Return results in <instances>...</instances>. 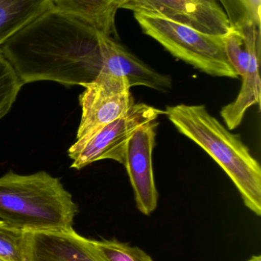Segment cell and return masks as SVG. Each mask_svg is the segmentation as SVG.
<instances>
[{
	"label": "cell",
	"mask_w": 261,
	"mask_h": 261,
	"mask_svg": "<svg viewBox=\"0 0 261 261\" xmlns=\"http://www.w3.org/2000/svg\"><path fill=\"white\" fill-rule=\"evenodd\" d=\"M0 51L22 85L52 81L83 87L108 72L114 45L111 37L50 8L9 38Z\"/></svg>",
	"instance_id": "cell-1"
},
{
	"label": "cell",
	"mask_w": 261,
	"mask_h": 261,
	"mask_svg": "<svg viewBox=\"0 0 261 261\" xmlns=\"http://www.w3.org/2000/svg\"><path fill=\"white\" fill-rule=\"evenodd\" d=\"M178 132L203 149L233 181L244 203L261 216V168L240 135L231 133L203 105L167 107Z\"/></svg>",
	"instance_id": "cell-2"
},
{
	"label": "cell",
	"mask_w": 261,
	"mask_h": 261,
	"mask_svg": "<svg viewBox=\"0 0 261 261\" xmlns=\"http://www.w3.org/2000/svg\"><path fill=\"white\" fill-rule=\"evenodd\" d=\"M78 206L58 178L46 172L0 177V219L26 231L73 229Z\"/></svg>",
	"instance_id": "cell-3"
},
{
	"label": "cell",
	"mask_w": 261,
	"mask_h": 261,
	"mask_svg": "<svg viewBox=\"0 0 261 261\" xmlns=\"http://www.w3.org/2000/svg\"><path fill=\"white\" fill-rule=\"evenodd\" d=\"M134 17L144 33L175 58L210 76L239 78L225 54V35L203 33L158 15L134 13Z\"/></svg>",
	"instance_id": "cell-4"
},
{
	"label": "cell",
	"mask_w": 261,
	"mask_h": 261,
	"mask_svg": "<svg viewBox=\"0 0 261 261\" xmlns=\"http://www.w3.org/2000/svg\"><path fill=\"white\" fill-rule=\"evenodd\" d=\"M165 111L146 103H135L128 111L93 133L77 139L68 149L72 168L81 170L101 160L124 164L126 146L135 130L157 120Z\"/></svg>",
	"instance_id": "cell-5"
},
{
	"label": "cell",
	"mask_w": 261,
	"mask_h": 261,
	"mask_svg": "<svg viewBox=\"0 0 261 261\" xmlns=\"http://www.w3.org/2000/svg\"><path fill=\"white\" fill-rule=\"evenodd\" d=\"M79 96L81 118L77 139L84 138L113 122L136 102L130 93L128 80L110 74H100Z\"/></svg>",
	"instance_id": "cell-6"
},
{
	"label": "cell",
	"mask_w": 261,
	"mask_h": 261,
	"mask_svg": "<svg viewBox=\"0 0 261 261\" xmlns=\"http://www.w3.org/2000/svg\"><path fill=\"white\" fill-rule=\"evenodd\" d=\"M119 9L163 17L209 35H225L231 29L217 0H122Z\"/></svg>",
	"instance_id": "cell-7"
},
{
	"label": "cell",
	"mask_w": 261,
	"mask_h": 261,
	"mask_svg": "<svg viewBox=\"0 0 261 261\" xmlns=\"http://www.w3.org/2000/svg\"><path fill=\"white\" fill-rule=\"evenodd\" d=\"M157 121L135 130L126 146L124 165L128 173L138 210L150 216L156 210L158 192L153 168V151L156 146Z\"/></svg>",
	"instance_id": "cell-8"
},
{
	"label": "cell",
	"mask_w": 261,
	"mask_h": 261,
	"mask_svg": "<svg viewBox=\"0 0 261 261\" xmlns=\"http://www.w3.org/2000/svg\"><path fill=\"white\" fill-rule=\"evenodd\" d=\"M26 261H106L93 243L67 231H26Z\"/></svg>",
	"instance_id": "cell-9"
},
{
	"label": "cell",
	"mask_w": 261,
	"mask_h": 261,
	"mask_svg": "<svg viewBox=\"0 0 261 261\" xmlns=\"http://www.w3.org/2000/svg\"><path fill=\"white\" fill-rule=\"evenodd\" d=\"M239 31L243 35L249 55V63L246 73L242 77L239 96L235 100L221 110V116L228 130L237 128L248 109L254 105H260L261 99V28L257 24H248Z\"/></svg>",
	"instance_id": "cell-10"
},
{
	"label": "cell",
	"mask_w": 261,
	"mask_h": 261,
	"mask_svg": "<svg viewBox=\"0 0 261 261\" xmlns=\"http://www.w3.org/2000/svg\"><path fill=\"white\" fill-rule=\"evenodd\" d=\"M51 9L70 15L107 36L116 35L115 18L122 0H50Z\"/></svg>",
	"instance_id": "cell-11"
},
{
	"label": "cell",
	"mask_w": 261,
	"mask_h": 261,
	"mask_svg": "<svg viewBox=\"0 0 261 261\" xmlns=\"http://www.w3.org/2000/svg\"><path fill=\"white\" fill-rule=\"evenodd\" d=\"M50 7V0H0V48Z\"/></svg>",
	"instance_id": "cell-12"
},
{
	"label": "cell",
	"mask_w": 261,
	"mask_h": 261,
	"mask_svg": "<svg viewBox=\"0 0 261 261\" xmlns=\"http://www.w3.org/2000/svg\"><path fill=\"white\" fill-rule=\"evenodd\" d=\"M228 17L231 29L239 30L248 24L260 26L261 0H217Z\"/></svg>",
	"instance_id": "cell-13"
},
{
	"label": "cell",
	"mask_w": 261,
	"mask_h": 261,
	"mask_svg": "<svg viewBox=\"0 0 261 261\" xmlns=\"http://www.w3.org/2000/svg\"><path fill=\"white\" fill-rule=\"evenodd\" d=\"M26 231L0 220V259L26 261Z\"/></svg>",
	"instance_id": "cell-14"
},
{
	"label": "cell",
	"mask_w": 261,
	"mask_h": 261,
	"mask_svg": "<svg viewBox=\"0 0 261 261\" xmlns=\"http://www.w3.org/2000/svg\"><path fill=\"white\" fill-rule=\"evenodd\" d=\"M22 86L15 70L0 51V120L10 111Z\"/></svg>",
	"instance_id": "cell-15"
},
{
	"label": "cell",
	"mask_w": 261,
	"mask_h": 261,
	"mask_svg": "<svg viewBox=\"0 0 261 261\" xmlns=\"http://www.w3.org/2000/svg\"><path fill=\"white\" fill-rule=\"evenodd\" d=\"M93 243L106 261H153L140 248L116 240H93Z\"/></svg>",
	"instance_id": "cell-16"
},
{
	"label": "cell",
	"mask_w": 261,
	"mask_h": 261,
	"mask_svg": "<svg viewBox=\"0 0 261 261\" xmlns=\"http://www.w3.org/2000/svg\"><path fill=\"white\" fill-rule=\"evenodd\" d=\"M225 50L227 58L239 76L243 77L249 63V55L240 31L231 29L225 36Z\"/></svg>",
	"instance_id": "cell-17"
},
{
	"label": "cell",
	"mask_w": 261,
	"mask_h": 261,
	"mask_svg": "<svg viewBox=\"0 0 261 261\" xmlns=\"http://www.w3.org/2000/svg\"><path fill=\"white\" fill-rule=\"evenodd\" d=\"M248 261H261V257L260 255L253 256V257Z\"/></svg>",
	"instance_id": "cell-18"
},
{
	"label": "cell",
	"mask_w": 261,
	"mask_h": 261,
	"mask_svg": "<svg viewBox=\"0 0 261 261\" xmlns=\"http://www.w3.org/2000/svg\"><path fill=\"white\" fill-rule=\"evenodd\" d=\"M0 261H5V260H2V259H0Z\"/></svg>",
	"instance_id": "cell-19"
}]
</instances>
